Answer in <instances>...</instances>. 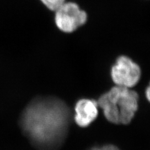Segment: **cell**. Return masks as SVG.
<instances>
[{
	"mask_svg": "<svg viewBox=\"0 0 150 150\" xmlns=\"http://www.w3.org/2000/svg\"><path fill=\"white\" fill-rule=\"evenodd\" d=\"M40 1L47 9L54 12L60 6H62L67 0H40Z\"/></svg>",
	"mask_w": 150,
	"mask_h": 150,
	"instance_id": "cell-6",
	"label": "cell"
},
{
	"mask_svg": "<svg viewBox=\"0 0 150 150\" xmlns=\"http://www.w3.org/2000/svg\"><path fill=\"white\" fill-rule=\"evenodd\" d=\"M87 150H120L118 148H117L115 145L107 144L104 145L101 147H93Z\"/></svg>",
	"mask_w": 150,
	"mask_h": 150,
	"instance_id": "cell-7",
	"label": "cell"
},
{
	"mask_svg": "<svg viewBox=\"0 0 150 150\" xmlns=\"http://www.w3.org/2000/svg\"><path fill=\"white\" fill-rule=\"evenodd\" d=\"M111 78L115 85L131 88L137 85L142 76L139 65L127 54H120L111 68Z\"/></svg>",
	"mask_w": 150,
	"mask_h": 150,
	"instance_id": "cell-4",
	"label": "cell"
},
{
	"mask_svg": "<svg viewBox=\"0 0 150 150\" xmlns=\"http://www.w3.org/2000/svg\"><path fill=\"white\" fill-rule=\"evenodd\" d=\"M138 100L137 92L115 85L102 95L97 103L108 121L116 125H128L138 110Z\"/></svg>",
	"mask_w": 150,
	"mask_h": 150,
	"instance_id": "cell-2",
	"label": "cell"
},
{
	"mask_svg": "<svg viewBox=\"0 0 150 150\" xmlns=\"http://www.w3.org/2000/svg\"><path fill=\"white\" fill-rule=\"evenodd\" d=\"M145 94H146V96L148 101L150 103V82L149 85L146 89V91H145Z\"/></svg>",
	"mask_w": 150,
	"mask_h": 150,
	"instance_id": "cell-8",
	"label": "cell"
},
{
	"mask_svg": "<svg viewBox=\"0 0 150 150\" xmlns=\"http://www.w3.org/2000/svg\"><path fill=\"white\" fill-rule=\"evenodd\" d=\"M54 24L65 35H71L86 25L89 15L76 1H67L54 12Z\"/></svg>",
	"mask_w": 150,
	"mask_h": 150,
	"instance_id": "cell-3",
	"label": "cell"
},
{
	"mask_svg": "<svg viewBox=\"0 0 150 150\" xmlns=\"http://www.w3.org/2000/svg\"><path fill=\"white\" fill-rule=\"evenodd\" d=\"M71 111L54 96H37L22 111L19 125L30 143L38 150H56L67 137Z\"/></svg>",
	"mask_w": 150,
	"mask_h": 150,
	"instance_id": "cell-1",
	"label": "cell"
},
{
	"mask_svg": "<svg viewBox=\"0 0 150 150\" xmlns=\"http://www.w3.org/2000/svg\"><path fill=\"white\" fill-rule=\"evenodd\" d=\"M97 101L90 99L79 100L75 105L74 120L76 124L85 128L96 120L98 115Z\"/></svg>",
	"mask_w": 150,
	"mask_h": 150,
	"instance_id": "cell-5",
	"label": "cell"
}]
</instances>
